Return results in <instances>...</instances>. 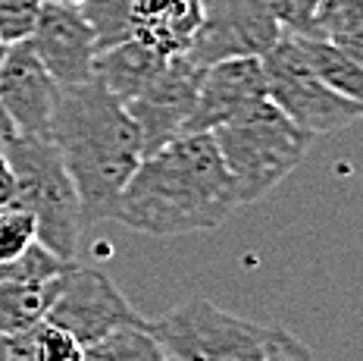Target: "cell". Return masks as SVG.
I'll use <instances>...</instances> for the list:
<instances>
[{"instance_id": "cell-4", "label": "cell", "mask_w": 363, "mask_h": 361, "mask_svg": "<svg viewBox=\"0 0 363 361\" xmlns=\"http://www.w3.org/2000/svg\"><path fill=\"white\" fill-rule=\"evenodd\" d=\"M16 176V201L35 217L38 242L48 245L63 261H75L82 236V201L69 170L50 139H13L0 141Z\"/></svg>"}, {"instance_id": "cell-20", "label": "cell", "mask_w": 363, "mask_h": 361, "mask_svg": "<svg viewBox=\"0 0 363 361\" xmlns=\"http://www.w3.org/2000/svg\"><path fill=\"white\" fill-rule=\"evenodd\" d=\"M363 28V0H323L307 26V38L335 41Z\"/></svg>"}, {"instance_id": "cell-18", "label": "cell", "mask_w": 363, "mask_h": 361, "mask_svg": "<svg viewBox=\"0 0 363 361\" xmlns=\"http://www.w3.org/2000/svg\"><path fill=\"white\" fill-rule=\"evenodd\" d=\"M79 10L88 19L91 32H94L97 50L135 38V26H132L135 0H82Z\"/></svg>"}, {"instance_id": "cell-17", "label": "cell", "mask_w": 363, "mask_h": 361, "mask_svg": "<svg viewBox=\"0 0 363 361\" xmlns=\"http://www.w3.org/2000/svg\"><path fill=\"white\" fill-rule=\"evenodd\" d=\"M85 361H172V358L166 355L160 340L150 333V320H145V323L116 327L101 340L88 343Z\"/></svg>"}, {"instance_id": "cell-15", "label": "cell", "mask_w": 363, "mask_h": 361, "mask_svg": "<svg viewBox=\"0 0 363 361\" xmlns=\"http://www.w3.org/2000/svg\"><path fill=\"white\" fill-rule=\"evenodd\" d=\"M63 274L54 276V280H38V283L0 280V333L13 336L48 318V308L54 305Z\"/></svg>"}, {"instance_id": "cell-33", "label": "cell", "mask_w": 363, "mask_h": 361, "mask_svg": "<svg viewBox=\"0 0 363 361\" xmlns=\"http://www.w3.org/2000/svg\"><path fill=\"white\" fill-rule=\"evenodd\" d=\"M6 48H10V44H6L4 38H0V63H4V57H6Z\"/></svg>"}, {"instance_id": "cell-27", "label": "cell", "mask_w": 363, "mask_h": 361, "mask_svg": "<svg viewBox=\"0 0 363 361\" xmlns=\"http://www.w3.org/2000/svg\"><path fill=\"white\" fill-rule=\"evenodd\" d=\"M320 4H323V0H291L294 22H291L289 32L304 35V32H307V26H310V19H313V13H316V6H320Z\"/></svg>"}, {"instance_id": "cell-1", "label": "cell", "mask_w": 363, "mask_h": 361, "mask_svg": "<svg viewBox=\"0 0 363 361\" xmlns=\"http://www.w3.org/2000/svg\"><path fill=\"white\" fill-rule=\"evenodd\" d=\"M238 208L213 132H188L141 157L116 220L147 236H185L223 227Z\"/></svg>"}, {"instance_id": "cell-24", "label": "cell", "mask_w": 363, "mask_h": 361, "mask_svg": "<svg viewBox=\"0 0 363 361\" xmlns=\"http://www.w3.org/2000/svg\"><path fill=\"white\" fill-rule=\"evenodd\" d=\"M263 361H313V355H310V349L291 333V330L282 327V333L276 336V343H272V349L267 352Z\"/></svg>"}, {"instance_id": "cell-3", "label": "cell", "mask_w": 363, "mask_h": 361, "mask_svg": "<svg viewBox=\"0 0 363 361\" xmlns=\"http://www.w3.org/2000/svg\"><path fill=\"white\" fill-rule=\"evenodd\" d=\"M213 141L235 183L238 205H254L298 170L313 135L298 129L269 97H263L238 119L213 129Z\"/></svg>"}, {"instance_id": "cell-25", "label": "cell", "mask_w": 363, "mask_h": 361, "mask_svg": "<svg viewBox=\"0 0 363 361\" xmlns=\"http://www.w3.org/2000/svg\"><path fill=\"white\" fill-rule=\"evenodd\" d=\"M38 323L35 327H28V330H19V333L6 336L10 361H38Z\"/></svg>"}, {"instance_id": "cell-2", "label": "cell", "mask_w": 363, "mask_h": 361, "mask_svg": "<svg viewBox=\"0 0 363 361\" xmlns=\"http://www.w3.org/2000/svg\"><path fill=\"white\" fill-rule=\"evenodd\" d=\"M50 141L57 145L82 201V223L116 220L128 179L145 157L141 129L97 79L60 85Z\"/></svg>"}, {"instance_id": "cell-16", "label": "cell", "mask_w": 363, "mask_h": 361, "mask_svg": "<svg viewBox=\"0 0 363 361\" xmlns=\"http://www.w3.org/2000/svg\"><path fill=\"white\" fill-rule=\"evenodd\" d=\"M298 41H301V48H304V54H307L316 76L326 82L332 92H338L342 97L363 107V63L347 57L338 44H332L326 38L298 35Z\"/></svg>"}, {"instance_id": "cell-8", "label": "cell", "mask_w": 363, "mask_h": 361, "mask_svg": "<svg viewBox=\"0 0 363 361\" xmlns=\"http://www.w3.org/2000/svg\"><path fill=\"white\" fill-rule=\"evenodd\" d=\"M44 320L63 327L82 345L101 340L110 330L125 327V323H145V318L135 311L123 289L107 274L94 267H79L75 261L60 280L57 298L48 308Z\"/></svg>"}, {"instance_id": "cell-12", "label": "cell", "mask_w": 363, "mask_h": 361, "mask_svg": "<svg viewBox=\"0 0 363 361\" xmlns=\"http://www.w3.org/2000/svg\"><path fill=\"white\" fill-rule=\"evenodd\" d=\"M28 44L35 48L38 60L48 66L50 76L57 79V85H82V82L94 79L97 41L79 6L44 0Z\"/></svg>"}, {"instance_id": "cell-23", "label": "cell", "mask_w": 363, "mask_h": 361, "mask_svg": "<svg viewBox=\"0 0 363 361\" xmlns=\"http://www.w3.org/2000/svg\"><path fill=\"white\" fill-rule=\"evenodd\" d=\"M38 361H85V345L50 320L38 323Z\"/></svg>"}, {"instance_id": "cell-7", "label": "cell", "mask_w": 363, "mask_h": 361, "mask_svg": "<svg viewBox=\"0 0 363 361\" xmlns=\"http://www.w3.org/2000/svg\"><path fill=\"white\" fill-rule=\"evenodd\" d=\"M285 26L263 0H203L201 26L185 54L198 66L229 57H267Z\"/></svg>"}, {"instance_id": "cell-5", "label": "cell", "mask_w": 363, "mask_h": 361, "mask_svg": "<svg viewBox=\"0 0 363 361\" xmlns=\"http://www.w3.org/2000/svg\"><path fill=\"white\" fill-rule=\"evenodd\" d=\"M150 333L172 361H263L282 327L245 320L191 296L163 318L150 320Z\"/></svg>"}, {"instance_id": "cell-21", "label": "cell", "mask_w": 363, "mask_h": 361, "mask_svg": "<svg viewBox=\"0 0 363 361\" xmlns=\"http://www.w3.org/2000/svg\"><path fill=\"white\" fill-rule=\"evenodd\" d=\"M38 239L35 217L19 205H10L0 210V261L16 258L22 248H28Z\"/></svg>"}, {"instance_id": "cell-28", "label": "cell", "mask_w": 363, "mask_h": 361, "mask_svg": "<svg viewBox=\"0 0 363 361\" xmlns=\"http://www.w3.org/2000/svg\"><path fill=\"white\" fill-rule=\"evenodd\" d=\"M332 44H338L347 57H354L357 63H363V28L360 32H351V35H342V38H335Z\"/></svg>"}, {"instance_id": "cell-26", "label": "cell", "mask_w": 363, "mask_h": 361, "mask_svg": "<svg viewBox=\"0 0 363 361\" xmlns=\"http://www.w3.org/2000/svg\"><path fill=\"white\" fill-rule=\"evenodd\" d=\"M16 201V176H13V167L6 161L4 148H0V210L10 208Z\"/></svg>"}, {"instance_id": "cell-13", "label": "cell", "mask_w": 363, "mask_h": 361, "mask_svg": "<svg viewBox=\"0 0 363 361\" xmlns=\"http://www.w3.org/2000/svg\"><path fill=\"white\" fill-rule=\"evenodd\" d=\"M203 0H135V38L157 48L163 57L185 54L201 26Z\"/></svg>"}, {"instance_id": "cell-30", "label": "cell", "mask_w": 363, "mask_h": 361, "mask_svg": "<svg viewBox=\"0 0 363 361\" xmlns=\"http://www.w3.org/2000/svg\"><path fill=\"white\" fill-rule=\"evenodd\" d=\"M13 135H16V126H13V119H10V117H6L4 104H0V141L13 139Z\"/></svg>"}, {"instance_id": "cell-19", "label": "cell", "mask_w": 363, "mask_h": 361, "mask_svg": "<svg viewBox=\"0 0 363 361\" xmlns=\"http://www.w3.org/2000/svg\"><path fill=\"white\" fill-rule=\"evenodd\" d=\"M72 261H63L54 254L48 245L35 239L28 248H22L16 258L0 261V280H22V283H38V280H54L63 270H69Z\"/></svg>"}, {"instance_id": "cell-9", "label": "cell", "mask_w": 363, "mask_h": 361, "mask_svg": "<svg viewBox=\"0 0 363 361\" xmlns=\"http://www.w3.org/2000/svg\"><path fill=\"white\" fill-rule=\"evenodd\" d=\"M203 66H198L188 54L166 57V66L160 70L150 85L138 97L125 101L128 117L138 123L145 154L163 148L166 141L185 135V123L198 101Z\"/></svg>"}, {"instance_id": "cell-31", "label": "cell", "mask_w": 363, "mask_h": 361, "mask_svg": "<svg viewBox=\"0 0 363 361\" xmlns=\"http://www.w3.org/2000/svg\"><path fill=\"white\" fill-rule=\"evenodd\" d=\"M0 361H10V349H6V336L0 333Z\"/></svg>"}, {"instance_id": "cell-22", "label": "cell", "mask_w": 363, "mask_h": 361, "mask_svg": "<svg viewBox=\"0 0 363 361\" xmlns=\"http://www.w3.org/2000/svg\"><path fill=\"white\" fill-rule=\"evenodd\" d=\"M44 0H0V38L6 44L26 41L32 35Z\"/></svg>"}, {"instance_id": "cell-14", "label": "cell", "mask_w": 363, "mask_h": 361, "mask_svg": "<svg viewBox=\"0 0 363 361\" xmlns=\"http://www.w3.org/2000/svg\"><path fill=\"white\" fill-rule=\"evenodd\" d=\"M166 57L141 38H128L123 44L97 50L94 57V79L101 82L116 101H132L160 76Z\"/></svg>"}, {"instance_id": "cell-29", "label": "cell", "mask_w": 363, "mask_h": 361, "mask_svg": "<svg viewBox=\"0 0 363 361\" xmlns=\"http://www.w3.org/2000/svg\"><path fill=\"white\" fill-rule=\"evenodd\" d=\"M263 4L272 10V16H276L279 22L285 26V32L291 28V22H294V10H291V0H263Z\"/></svg>"}, {"instance_id": "cell-6", "label": "cell", "mask_w": 363, "mask_h": 361, "mask_svg": "<svg viewBox=\"0 0 363 361\" xmlns=\"http://www.w3.org/2000/svg\"><path fill=\"white\" fill-rule=\"evenodd\" d=\"M263 70L269 101L307 135H329L363 119L360 104L332 92L313 72L294 32H282L276 48L263 57Z\"/></svg>"}, {"instance_id": "cell-10", "label": "cell", "mask_w": 363, "mask_h": 361, "mask_svg": "<svg viewBox=\"0 0 363 361\" xmlns=\"http://www.w3.org/2000/svg\"><path fill=\"white\" fill-rule=\"evenodd\" d=\"M57 79L38 60L35 48L13 41L0 63V104L22 139H50V119L57 104Z\"/></svg>"}, {"instance_id": "cell-11", "label": "cell", "mask_w": 363, "mask_h": 361, "mask_svg": "<svg viewBox=\"0 0 363 361\" xmlns=\"http://www.w3.org/2000/svg\"><path fill=\"white\" fill-rule=\"evenodd\" d=\"M263 97H269L263 57H229L213 66H203L198 101H194V110L185 123V135L213 132L219 126L238 119Z\"/></svg>"}, {"instance_id": "cell-32", "label": "cell", "mask_w": 363, "mask_h": 361, "mask_svg": "<svg viewBox=\"0 0 363 361\" xmlns=\"http://www.w3.org/2000/svg\"><path fill=\"white\" fill-rule=\"evenodd\" d=\"M48 4H69V6H79L82 0H48Z\"/></svg>"}]
</instances>
